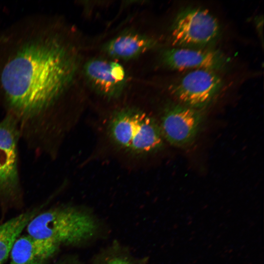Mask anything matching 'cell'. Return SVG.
Instances as JSON below:
<instances>
[{
    "label": "cell",
    "instance_id": "5",
    "mask_svg": "<svg viewBox=\"0 0 264 264\" xmlns=\"http://www.w3.org/2000/svg\"><path fill=\"white\" fill-rule=\"evenodd\" d=\"M21 134L18 123L7 114L0 121V199L13 203L21 199L18 146Z\"/></svg>",
    "mask_w": 264,
    "mask_h": 264
},
{
    "label": "cell",
    "instance_id": "1",
    "mask_svg": "<svg viewBox=\"0 0 264 264\" xmlns=\"http://www.w3.org/2000/svg\"><path fill=\"white\" fill-rule=\"evenodd\" d=\"M27 27L3 42L0 94L21 138L34 149L47 150L55 109L74 81L79 61L74 47L49 25Z\"/></svg>",
    "mask_w": 264,
    "mask_h": 264
},
{
    "label": "cell",
    "instance_id": "9",
    "mask_svg": "<svg viewBox=\"0 0 264 264\" xmlns=\"http://www.w3.org/2000/svg\"><path fill=\"white\" fill-rule=\"evenodd\" d=\"M88 81L100 94L108 97L120 95L125 85L127 76L123 66L114 61L95 58L84 66Z\"/></svg>",
    "mask_w": 264,
    "mask_h": 264
},
{
    "label": "cell",
    "instance_id": "11",
    "mask_svg": "<svg viewBox=\"0 0 264 264\" xmlns=\"http://www.w3.org/2000/svg\"><path fill=\"white\" fill-rule=\"evenodd\" d=\"M154 40L135 33H126L110 40L104 47L111 57L122 60L135 58L154 46Z\"/></svg>",
    "mask_w": 264,
    "mask_h": 264
},
{
    "label": "cell",
    "instance_id": "13",
    "mask_svg": "<svg viewBox=\"0 0 264 264\" xmlns=\"http://www.w3.org/2000/svg\"><path fill=\"white\" fill-rule=\"evenodd\" d=\"M105 264H132L128 260L122 258L116 257L109 260Z\"/></svg>",
    "mask_w": 264,
    "mask_h": 264
},
{
    "label": "cell",
    "instance_id": "7",
    "mask_svg": "<svg viewBox=\"0 0 264 264\" xmlns=\"http://www.w3.org/2000/svg\"><path fill=\"white\" fill-rule=\"evenodd\" d=\"M202 121L199 110L172 103L164 109L159 124L164 139L175 147L185 148L195 141Z\"/></svg>",
    "mask_w": 264,
    "mask_h": 264
},
{
    "label": "cell",
    "instance_id": "4",
    "mask_svg": "<svg viewBox=\"0 0 264 264\" xmlns=\"http://www.w3.org/2000/svg\"><path fill=\"white\" fill-rule=\"evenodd\" d=\"M170 32L172 43L175 47L205 48L217 41L220 27L208 10L189 6L177 13Z\"/></svg>",
    "mask_w": 264,
    "mask_h": 264
},
{
    "label": "cell",
    "instance_id": "12",
    "mask_svg": "<svg viewBox=\"0 0 264 264\" xmlns=\"http://www.w3.org/2000/svg\"><path fill=\"white\" fill-rule=\"evenodd\" d=\"M36 214L37 210H33L0 224V264L7 259L15 242Z\"/></svg>",
    "mask_w": 264,
    "mask_h": 264
},
{
    "label": "cell",
    "instance_id": "8",
    "mask_svg": "<svg viewBox=\"0 0 264 264\" xmlns=\"http://www.w3.org/2000/svg\"><path fill=\"white\" fill-rule=\"evenodd\" d=\"M161 60L167 67L177 70L224 68L228 58L220 51L205 48L173 47L165 50Z\"/></svg>",
    "mask_w": 264,
    "mask_h": 264
},
{
    "label": "cell",
    "instance_id": "6",
    "mask_svg": "<svg viewBox=\"0 0 264 264\" xmlns=\"http://www.w3.org/2000/svg\"><path fill=\"white\" fill-rule=\"evenodd\" d=\"M223 84L216 71L195 69L176 80L170 86L169 90L180 104L199 110L213 101Z\"/></svg>",
    "mask_w": 264,
    "mask_h": 264
},
{
    "label": "cell",
    "instance_id": "3",
    "mask_svg": "<svg viewBox=\"0 0 264 264\" xmlns=\"http://www.w3.org/2000/svg\"><path fill=\"white\" fill-rule=\"evenodd\" d=\"M95 228L89 215L69 207H54L36 214L26 226L28 234L59 246L80 242L91 237Z\"/></svg>",
    "mask_w": 264,
    "mask_h": 264
},
{
    "label": "cell",
    "instance_id": "10",
    "mask_svg": "<svg viewBox=\"0 0 264 264\" xmlns=\"http://www.w3.org/2000/svg\"><path fill=\"white\" fill-rule=\"evenodd\" d=\"M59 247L51 241L29 234L19 236L11 250L9 264H46Z\"/></svg>",
    "mask_w": 264,
    "mask_h": 264
},
{
    "label": "cell",
    "instance_id": "2",
    "mask_svg": "<svg viewBox=\"0 0 264 264\" xmlns=\"http://www.w3.org/2000/svg\"><path fill=\"white\" fill-rule=\"evenodd\" d=\"M108 129L114 143L131 153L151 154L164 145L159 124L139 110L127 108L116 112L110 120Z\"/></svg>",
    "mask_w": 264,
    "mask_h": 264
}]
</instances>
